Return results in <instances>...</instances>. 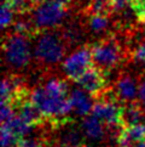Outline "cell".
<instances>
[{
  "label": "cell",
  "mask_w": 145,
  "mask_h": 147,
  "mask_svg": "<svg viewBox=\"0 0 145 147\" xmlns=\"http://www.w3.org/2000/svg\"><path fill=\"white\" fill-rule=\"evenodd\" d=\"M68 91V82L59 77L50 78L32 90L30 98L45 117L50 131H57L72 122Z\"/></svg>",
  "instance_id": "obj_1"
},
{
  "label": "cell",
  "mask_w": 145,
  "mask_h": 147,
  "mask_svg": "<svg viewBox=\"0 0 145 147\" xmlns=\"http://www.w3.org/2000/svg\"><path fill=\"white\" fill-rule=\"evenodd\" d=\"M90 46L93 65L106 76L109 72L121 66L126 60V49H123L122 44L114 34L100 38Z\"/></svg>",
  "instance_id": "obj_2"
},
{
  "label": "cell",
  "mask_w": 145,
  "mask_h": 147,
  "mask_svg": "<svg viewBox=\"0 0 145 147\" xmlns=\"http://www.w3.org/2000/svg\"><path fill=\"white\" fill-rule=\"evenodd\" d=\"M68 43L63 33L51 29L40 34L34 49V59L43 66H53L63 59Z\"/></svg>",
  "instance_id": "obj_3"
},
{
  "label": "cell",
  "mask_w": 145,
  "mask_h": 147,
  "mask_svg": "<svg viewBox=\"0 0 145 147\" xmlns=\"http://www.w3.org/2000/svg\"><path fill=\"white\" fill-rule=\"evenodd\" d=\"M68 12V5L57 0H47L32 11V23L41 34L55 29Z\"/></svg>",
  "instance_id": "obj_4"
},
{
  "label": "cell",
  "mask_w": 145,
  "mask_h": 147,
  "mask_svg": "<svg viewBox=\"0 0 145 147\" xmlns=\"http://www.w3.org/2000/svg\"><path fill=\"white\" fill-rule=\"evenodd\" d=\"M3 51L5 59L15 68H24L32 59L29 38L15 33H9L3 39Z\"/></svg>",
  "instance_id": "obj_5"
},
{
  "label": "cell",
  "mask_w": 145,
  "mask_h": 147,
  "mask_svg": "<svg viewBox=\"0 0 145 147\" xmlns=\"http://www.w3.org/2000/svg\"><path fill=\"white\" fill-rule=\"evenodd\" d=\"M92 66L93 61L91 54V46L84 45L65 57L63 63H62V69H63L64 74L68 79L76 82Z\"/></svg>",
  "instance_id": "obj_6"
},
{
  "label": "cell",
  "mask_w": 145,
  "mask_h": 147,
  "mask_svg": "<svg viewBox=\"0 0 145 147\" xmlns=\"http://www.w3.org/2000/svg\"><path fill=\"white\" fill-rule=\"evenodd\" d=\"M111 89L117 101L126 106L137 102V96L139 94V79H136L127 72H121Z\"/></svg>",
  "instance_id": "obj_7"
},
{
  "label": "cell",
  "mask_w": 145,
  "mask_h": 147,
  "mask_svg": "<svg viewBox=\"0 0 145 147\" xmlns=\"http://www.w3.org/2000/svg\"><path fill=\"white\" fill-rule=\"evenodd\" d=\"M75 83L84 91L88 92V95H91L93 98L100 96L108 89L106 74L102 72L99 68H97L94 65L90 67Z\"/></svg>",
  "instance_id": "obj_8"
},
{
  "label": "cell",
  "mask_w": 145,
  "mask_h": 147,
  "mask_svg": "<svg viewBox=\"0 0 145 147\" xmlns=\"http://www.w3.org/2000/svg\"><path fill=\"white\" fill-rule=\"evenodd\" d=\"M72 112L80 117H87L92 112L93 105H94V98L91 95H87V92L82 89H75L69 95Z\"/></svg>",
  "instance_id": "obj_9"
},
{
  "label": "cell",
  "mask_w": 145,
  "mask_h": 147,
  "mask_svg": "<svg viewBox=\"0 0 145 147\" xmlns=\"http://www.w3.org/2000/svg\"><path fill=\"white\" fill-rule=\"evenodd\" d=\"M81 130L87 139L93 141H100L104 138H108L106 125L92 114L84 118L81 124Z\"/></svg>",
  "instance_id": "obj_10"
},
{
  "label": "cell",
  "mask_w": 145,
  "mask_h": 147,
  "mask_svg": "<svg viewBox=\"0 0 145 147\" xmlns=\"http://www.w3.org/2000/svg\"><path fill=\"white\" fill-rule=\"evenodd\" d=\"M122 120L125 128L133 127V125L138 124H145V109L138 101L126 105L125 108H123Z\"/></svg>",
  "instance_id": "obj_11"
},
{
  "label": "cell",
  "mask_w": 145,
  "mask_h": 147,
  "mask_svg": "<svg viewBox=\"0 0 145 147\" xmlns=\"http://www.w3.org/2000/svg\"><path fill=\"white\" fill-rule=\"evenodd\" d=\"M1 125H5V127L11 131L15 136H17L19 140L25 139L28 135L33 133V129H34L33 127H30L27 122H24L21 117H18V115H16V117L10 120L9 123L1 124Z\"/></svg>",
  "instance_id": "obj_12"
},
{
  "label": "cell",
  "mask_w": 145,
  "mask_h": 147,
  "mask_svg": "<svg viewBox=\"0 0 145 147\" xmlns=\"http://www.w3.org/2000/svg\"><path fill=\"white\" fill-rule=\"evenodd\" d=\"M84 12L86 16H93V15H106L110 16L112 13V10L110 6L109 0H90L85 7Z\"/></svg>",
  "instance_id": "obj_13"
},
{
  "label": "cell",
  "mask_w": 145,
  "mask_h": 147,
  "mask_svg": "<svg viewBox=\"0 0 145 147\" xmlns=\"http://www.w3.org/2000/svg\"><path fill=\"white\" fill-rule=\"evenodd\" d=\"M87 17V26L90 30L93 33H100L104 32L110 26V16L106 15H93V16H86Z\"/></svg>",
  "instance_id": "obj_14"
},
{
  "label": "cell",
  "mask_w": 145,
  "mask_h": 147,
  "mask_svg": "<svg viewBox=\"0 0 145 147\" xmlns=\"http://www.w3.org/2000/svg\"><path fill=\"white\" fill-rule=\"evenodd\" d=\"M123 133L133 144H139L145 141V124H138L123 129Z\"/></svg>",
  "instance_id": "obj_15"
},
{
  "label": "cell",
  "mask_w": 145,
  "mask_h": 147,
  "mask_svg": "<svg viewBox=\"0 0 145 147\" xmlns=\"http://www.w3.org/2000/svg\"><path fill=\"white\" fill-rule=\"evenodd\" d=\"M19 139L15 136L5 125H1V145L3 147H16L19 144Z\"/></svg>",
  "instance_id": "obj_16"
},
{
  "label": "cell",
  "mask_w": 145,
  "mask_h": 147,
  "mask_svg": "<svg viewBox=\"0 0 145 147\" xmlns=\"http://www.w3.org/2000/svg\"><path fill=\"white\" fill-rule=\"evenodd\" d=\"M13 10L11 9V6L9 5V3L6 1H3L1 5V17H0V22H1V28L3 29H6L10 24L12 23V20H13Z\"/></svg>",
  "instance_id": "obj_17"
},
{
  "label": "cell",
  "mask_w": 145,
  "mask_h": 147,
  "mask_svg": "<svg viewBox=\"0 0 145 147\" xmlns=\"http://www.w3.org/2000/svg\"><path fill=\"white\" fill-rule=\"evenodd\" d=\"M131 9L136 15V18L145 24V0H132Z\"/></svg>",
  "instance_id": "obj_18"
},
{
  "label": "cell",
  "mask_w": 145,
  "mask_h": 147,
  "mask_svg": "<svg viewBox=\"0 0 145 147\" xmlns=\"http://www.w3.org/2000/svg\"><path fill=\"white\" fill-rule=\"evenodd\" d=\"M131 55H132V59L136 62L145 66V41L140 43L137 48H134V50L131 52Z\"/></svg>",
  "instance_id": "obj_19"
},
{
  "label": "cell",
  "mask_w": 145,
  "mask_h": 147,
  "mask_svg": "<svg viewBox=\"0 0 145 147\" xmlns=\"http://www.w3.org/2000/svg\"><path fill=\"white\" fill-rule=\"evenodd\" d=\"M112 12H120L122 10H125L127 6L131 7L132 0H109Z\"/></svg>",
  "instance_id": "obj_20"
},
{
  "label": "cell",
  "mask_w": 145,
  "mask_h": 147,
  "mask_svg": "<svg viewBox=\"0 0 145 147\" xmlns=\"http://www.w3.org/2000/svg\"><path fill=\"white\" fill-rule=\"evenodd\" d=\"M138 102L142 105L145 109V78L139 79V94H138Z\"/></svg>",
  "instance_id": "obj_21"
},
{
  "label": "cell",
  "mask_w": 145,
  "mask_h": 147,
  "mask_svg": "<svg viewBox=\"0 0 145 147\" xmlns=\"http://www.w3.org/2000/svg\"><path fill=\"white\" fill-rule=\"evenodd\" d=\"M133 147H145V141L144 142H139V144H136Z\"/></svg>",
  "instance_id": "obj_22"
},
{
  "label": "cell",
  "mask_w": 145,
  "mask_h": 147,
  "mask_svg": "<svg viewBox=\"0 0 145 147\" xmlns=\"http://www.w3.org/2000/svg\"><path fill=\"white\" fill-rule=\"evenodd\" d=\"M57 1H61V3H63V4H67V5H68V3H70L71 0H57Z\"/></svg>",
  "instance_id": "obj_23"
},
{
  "label": "cell",
  "mask_w": 145,
  "mask_h": 147,
  "mask_svg": "<svg viewBox=\"0 0 145 147\" xmlns=\"http://www.w3.org/2000/svg\"><path fill=\"white\" fill-rule=\"evenodd\" d=\"M75 147H88L86 144H81V145H79V146H75Z\"/></svg>",
  "instance_id": "obj_24"
},
{
  "label": "cell",
  "mask_w": 145,
  "mask_h": 147,
  "mask_svg": "<svg viewBox=\"0 0 145 147\" xmlns=\"http://www.w3.org/2000/svg\"><path fill=\"white\" fill-rule=\"evenodd\" d=\"M16 147H19V146H16Z\"/></svg>",
  "instance_id": "obj_25"
}]
</instances>
